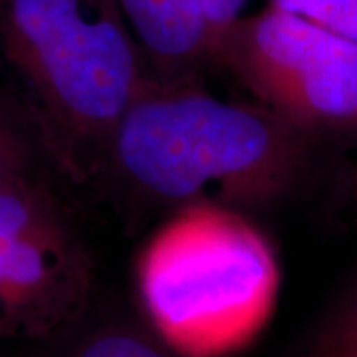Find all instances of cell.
I'll list each match as a JSON object with an SVG mask.
<instances>
[{
    "label": "cell",
    "instance_id": "5",
    "mask_svg": "<svg viewBox=\"0 0 357 357\" xmlns=\"http://www.w3.org/2000/svg\"><path fill=\"white\" fill-rule=\"evenodd\" d=\"M93 268L38 167L0 181V342H46L88 314Z\"/></svg>",
    "mask_w": 357,
    "mask_h": 357
},
{
    "label": "cell",
    "instance_id": "4",
    "mask_svg": "<svg viewBox=\"0 0 357 357\" xmlns=\"http://www.w3.org/2000/svg\"><path fill=\"white\" fill-rule=\"evenodd\" d=\"M215 68L312 135L357 133V42L268 4L220 30Z\"/></svg>",
    "mask_w": 357,
    "mask_h": 357
},
{
    "label": "cell",
    "instance_id": "6",
    "mask_svg": "<svg viewBox=\"0 0 357 357\" xmlns=\"http://www.w3.org/2000/svg\"><path fill=\"white\" fill-rule=\"evenodd\" d=\"M119 6L153 79L203 82L215 68V40L203 0H119Z\"/></svg>",
    "mask_w": 357,
    "mask_h": 357
},
{
    "label": "cell",
    "instance_id": "1",
    "mask_svg": "<svg viewBox=\"0 0 357 357\" xmlns=\"http://www.w3.org/2000/svg\"><path fill=\"white\" fill-rule=\"evenodd\" d=\"M316 137L260 103L217 98L203 82L149 77L119 119L96 181L147 208L213 203L248 215L302 187Z\"/></svg>",
    "mask_w": 357,
    "mask_h": 357
},
{
    "label": "cell",
    "instance_id": "3",
    "mask_svg": "<svg viewBox=\"0 0 357 357\" xmlns=\"http://www.w3.org/2000/svg\"><path fill=\"white\" fill-rule=\"evenodd\" d=\"M280 268L246 213L192 203L167 213L135 260L145 328L181 357H229L274 312Z\"/></svg>",
    "mask_w": 357,
    "mask_h": 357
},
{
    "label": "cell",
    "instance_id": "12",
    "mask_svg": "<svg viewBox=\"0 0 357 357\" xmlns=\"http://www.w3.org/2000/svg\"><path fill=\"white\" fill-rule=\"evenodd\" d=\"M351 183H354V195L357 199V157H356V165H354V175H351Z\"/></svg>",
    "mask_w": 357,
    "mask_h": 357
},
{
    "label": "cell",
    "instance_id": "11",
    "mask_svg": "<svg viewBox=\"0 0 357 357\" xmlns=\"http://www.w3.org/2000/svg\"><path fill=\"white\" fill-rule=\"evenodd\" d=\"M203 4L206 18L213 28V40H217L220 30L243 14L248 0H203Z\"/></svg>",
    "mask_w": 357,
    "mask_h": 357
},
{
    "label": "cell",
    "instance_id": "9",
    "mask_svg": "<svg viewBox=\"0 0 357 357\" xmlns=\"http://www.w3.org/2000/svg\"><path fill=\"white\" fill-rule=\"evenodd\" d=\"M38 147L8 93L0 89V181L36 169Z\"/></svg>",
    "mask_w": 357,
    "mask_h": 357
},
{
    "label": "cell",
    "instance_id": "2",
    "mask_svg": "<svg viewBox=\"0 0 357 357\" xmlns=\"http://www.w3.org/2000/svg\"><path fill=\"white\" fill-rule=\"evenodd\" d=\"M0 68L38 151L77 185L151 77L119 0H0Z\"/></svg>",
    "mask_w": 357,
    "mask_h": 357
},
{
    "label": "cell",
    "instance_id": "10",
    "mask_svg": "<svg viewBox=\"0 0 357 357\" xmlns=\"http://www.w3.org/2000/svg\"><path fill=\"white\" fill-rule=\"evenodd\" d=\"M268 4L357 42V0H270Z\"/></svg>",
    "mask_w": 357,
    "mask_h": 357
},
{
    "label": "cell",
    "instance_id": "7",
    "mask_svg": "<svg viewBox=\"0 0 357 357\" xmlns=\"http://www.w3.org/2000/svg\"><path fill=\"white\" fill-rule=\"evenodd\" d=\"M32 357H181L161 344L145 326L123 318L86 321L54 335Z\"/></svg>",
    "mask_w": 357,
    "mask_h": 357
},
{
    "label": "cell",
    "instance_id": "8",
    "mask_svg": "<svg viewBox=\"0 0 357 357\" xmlns=\"http://www.w3.org/2000/svg\"><path fill=\"white\" fill-rule=\"evenodd\" d=\"M302 357H357V276L324 312Z\"/></svg>",
    "mask_w": 357,
    "mask_h": 357
}]
</instances>
